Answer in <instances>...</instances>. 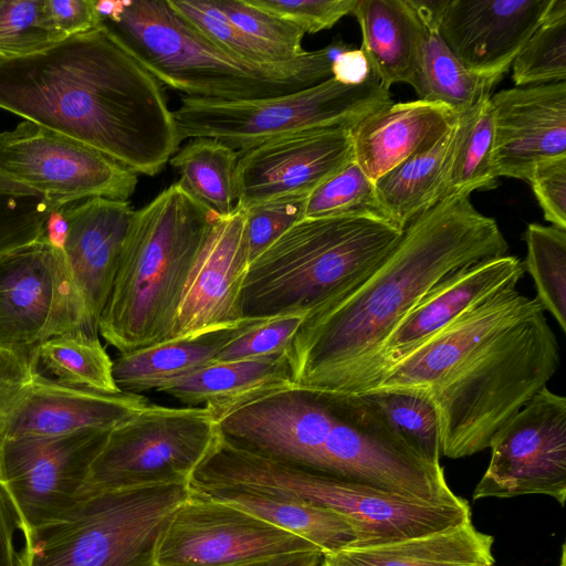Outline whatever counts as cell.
<instances>
[{"label":"cell","instance_id":"26","mask_svg":"<svg viewBox=\"0 0 566 566\" xmlns=\"http://www.w3.org/2000/svg\"><path fill=\"white\" fill-rule=\"evenodd\" d=\"M292 384L287 352L232 361H211L161 384L156 391L185 407H206L212 417L260 391Z\"/></svg>","mask_w":566,"mask_h":566},{"label":"cell","instance_id":"50","mask_svg":"<svg viewBox=\"0 0 566 566\" xmlns=\"http://www.w3.org/2000/svg\"><path fill=\"white\" fill-rule=\"evenodd\" d=\"M368 60L360 49H345L332 63V77L345 85H359L371 76Z\"/></svg>","mask_w":566,"mask_h":566},{"label":"cell","instance_id":"16","mask_svg":"<svg viewBox=\"0 0 566 566\" xmlns=\"http://www.w3.org/2000/svg\"><path fill=\"white\" fill-rule=\"evenodd\" d=\"M353 157L352 128L302 130L263 142L240 153L237 207L294 195H311Z\"/></svg>","mask_w":566,"mask_h":566},{"label":"cell","instance_id":"42","mask_svg":"<svg viewBox=\"0 0 566 566\" xmlns=\"http://www.w3.org/2000/svg\"><path fill=\"white\" fill-rule=\"evenodd\" d=\"M213 3L241 32L271 48L280 61H292L307 52L302 46L305 33L301 29L248 0H213Z\"/></svg>","mask_w":566,"mask_h":566},{"label":"cell","instance_id":"38","mask_svg":"<svg viewBox=\"0 0 566 566\" xmlns=\"http://www.w3.org/2000/svg\"><path fill=\"white\" fill-rule=\"evenodd\" d=\"M63 40L46 0H0V60L29 56Z\"/></svg>","mask_w":566,"mask_h":566},{"label":"cell","instance_id":"35","mask_svg":"<svg viewBox=\"0 0 566 566\" xmlns=\"http://www.w3.org/2000/svg\"><path fill=\"white\" fill-rule=\"evenodd\" d=\"M360 394L382 415L391 429L420 458L441 467L440 430L432 400L403 390H368Z\"/></svg>","mask_w":566,"mask_h":566},{"label":"cell","instance_id":"14","mask_svg":"<svg viewBox=\"0 0 566 566\" xmlns=\"http://www.w3.org/2000/svg\"><path fill=\"white\" fill-rule=\"evenodd\" d=\"M109 431L8 437L0 448V483L22 533L55 521L86 493L91 465Z\"/></svg>","mask_w":566,"mask_h":566},{"label":"cell","instance_id":"2","mask_svg":"<svg viewBox=\"0 0 566 566\" xmlns=\"http://www.w3.org/2000/svg\"><path fill=\"white\" fill-rule=\"evenodd\" d=\"M0 108L156 176L180 145L161 84L103 27L0 60Z\"/></svg>","mask_w":566,"mask_h":566},{"label":"cell","instance_id":"54","mask_svg":"<svg viewBox=\"0 0 566 566\" xmlns=\"http://www.w3.org/2000/svg\"><path fill=\"white\" fill-rule=\"evenodd\" d=\"M322 566H328L327 563H326V557H325V562L323 563Z\"/></svg>","mask_w":566,"mask_h":566},{"label":"cell","instance_id":"13","mask_svg":"<svg viewBox=\"0 0 566 566\" xmlns=\"http://www.w3.org/2000/svg\"><path fill=\"white\" fill-rule=\"evenodd\" d=\"M473 500L543 494L566 499V398L539 390L492 437Z\"/></svg>","mask_w":566,"mask_h":566},{"label":"cell","instance_id":"7","mask_svg":"<svg viewBox=\"0 0 566 566\" xmlns=\"http://www.w3.org/2000/svg\"><path fill=\"white\" fill-rule=\"evenodd\" d=\"M188 483L88 491L60 518L22 533L23 566H157Z\"/></svg>","mask_w":566,"mask_h":566},{"label":"cell","instance_id":"21","mask_svg":"<svg viewBox=\"0 0 566 566\" xmlns=\"http://www.w3.org/2000/svg\"><path fill=\"white\" fill-rule=\"evenodd\" d=\"M490 102L497 178L527 181L535 165L566 155V82L501 90Z\"/></svg>","mask_w":566,"mask_h":566},{"label":"cell","instance_id":"37","mask_svg":"<svg viewBox=\"0 0 566 566\" xmlns=\"http://www.w3.org/2000/svg\"><path fill=\"white\" fill-rule=\"evenodd\" d=\"M511 67L515 86L566 82V0H553Z\"/></svg>","mask_w":566,"mask_h":566},{"label":"cell","instance_id":"11","mask_svg":"<svg viewBox=\"0 0 566 566\" xmlns=\"http://www.w3.org/2000/svg\"><path fill=\"white\" fill-rule=\"evenodd\" d=\"M98 336L62 249L44 237L0 254V348L31 354L59 335Z\"/></svg>","mask_w":566,"mask_h":566},{"label":"cell","instance_id":"45","mask_svg":"<svg viewBox=\"0 0 566 566\" xmlns=\"http://www.w3.org/2000/svg\"><path fill=\"white\" fill-rule=\"evenodd\" d=\"M259 9L272 13L301 29L317 33L333 28L350 14L356 0H248Z\"/></svg>","mask_w":566,"mask_h":566},{"label":"cell","instance_id":"39","mask_svg":"<svg viewBox=\"0 0 566 566\" xmlns=\"http://www.w3.org/2000/svg\"><path fill=\"white\" fill-rule=\"evenodd\" d=\"M57 209L0 170V254L43 238L48 218Z\"/></svg>","mask_w":566,"mask_h":566},{"label":"cell","instance_id":"10","mask_svg":"<svg viewBox=\"0 0 566 566\" xmlns=\"http://www.w3.org/2000/svg\"><path fill=\"white\" fill-rule=\"evenodd\" d=\"M216 431L206 407L148 403L108 432L85 491L188 483Z\"/></svg>","mask_w":566,"mask_h":566},{"label":"cell","instance_id":"6","mask_svg":"<svg viewBox=\"0 0 566 566\" xmlns=\"http://www.w3.org/2000/svg\"><path fill=\"white\" fill-rule=\"evenodd\" d=\"M544 313L539 306L513 322L430 394L442 455L459 459L489 448L557 371L559 345Z\"/></svg>","mask_w":566,"mask_h":566},{"label":"cell","instance_id":"23","mask_svg":"<svg viewBox=\"0 0 566 566\" xmlns=\"http://www.w3.org/2000/svg\"><path fill=\"white\" fill-rule=\"evenodd\" d=\"M143 395L107 394L35 371L8 426V437H56L111 431L148 405Z\"/></svg>","mask_w":566,"mask_h":566},{"label":"cell","instance_id":"48","mask_svg":"<svg viewBox=\"0 0 566 566\" xmlns=\"http://www.w3.org/2000/svg\"><path fill=\"white\" fill-rule=\"evenodd\" d=\"M46 3L64 40L101 27L97 0H46Z\"/></svg>","mask_w":566,"mask_h":566},{"label":"cell","instance_id":"32","mask_svg":"<svg viewBox=\"0 0 566 566\" xmlns=\"http://www.w3.org/2000/svg\"><path fill=\"white\" fill-rule=\"evenodd\" d=\"M239 156V151L214 138L196 137L179 147L169 164L193 198L219 217H227L237 208Z\"/></svg>","mask_w":566,"mask_h":566},{"label":"cell","instance_id":"1","mask_svg":"<svg viewBox=\"0 0 566 566\" xmlns=\"http://www.w3.org/2000/svg\"><path fill=\"white\" fill-rule=\"evenodd\" d=\"M494 218L455 195L417 216L364 279L307 312L287 349L293 385L345 392L421 297L453 272L506 254Z\"/></svg>","mask_w":566,"mask_h":566},{"label":"cell","instance_id":"8","mask_svg":"<svg viewBox=\"0 0 566 566\" xmlns=\"http://www.w3.org/2000/svg\"><path fill=\"white\" fill-rule=\"evenodd\" d=\"M224 484H239L331 510L353 526L354 547L429 535L471 521L467 501L423 502L368 485L316 474L231 448L220 465Z\"/></svg>","mask_w":566,"mask_h":566},{"label":"cell","instance_id":"41","mask_svg":"<svg viewBox=\"0 0 566 566\" xmlns=\"http://www.w3.org/2000/svg\"><path fill=\"white\" fill-rule=\"evenodd\" d=\"M168 3L189 24L223 50L256 63L285 62L280 61L271 48L234 27L213 0H168Z\"/></svg>","mask_w":566,"mask_h":566},{"label":"cell","instance_id":"19","mask_svg":"<svg viewBox=\"0 0 566 566\" xmlns=\"http://www.w3.org/2000/svg\"><path fill=\"white\" fill-rule=\"evenodd\" d=\"M553 0H440L438 32L472 73L499 82Z\"/></svg>","mask_w":566,"mask_h":566},{"label":"cell","instance_id":"5","mask_svg":"<svg viewBox=\"0 0 566 566\" xmlns=\"http://www.w3.org/2000/svg\"><path fill=\"white\" fill-rule=\"evenodd\" d=\"M401 234L377 218H304L249 264L240 297L242 317L306 314L364 279Z\"/></svg>","mask_w":566,"mask_h":566},{"label":"cell","instance_id":"49","mask_svg":"<svg viewBox=\"0 0 566 566\" xmlns=\"http://www.w3.org/2000/svg\"><path fill=\"white\" fill-rule=\"evenodd\" d=\"M19 534H22L19 515L0 483V566H23L22 546L18 545Z\"/></svg>","mask_w":566,"mask_h":566},{"label":"cell","instance_id":"24","mask_svg":"<svg viewBox=\"0 0 566 566\" xmlns=\"http://www.w3.org/2000/svg\"><path fill=\"white\" fill-rule=\"evenodd\" d=\"M457 118L458 114L439 103L392 102L352 128L354 161L375 181L432 146Z\"/></svg>","mask_w":566,"mask_h":566},{"label":"cell","instance_id":"28","mask_svg":"<svg viewBox=\"0 0 566 566\" xmlns=\"http://www.w3.org/2000/svg\"><path fill=\"white\" fill-rule=\"evenodd\" d=\"M493 537L470 522L424 536L326 555L332 566H493Z\"/></svg>","mask_w":566,"mask_h":566},{"label":"cell","instance_id":"55","mask_svg":"<svg viewBox=\"0 0 566 566\" xmlns=\"http://www.w3.org/2000/svg\"><path fill=\"white\" fill-rule=\"evenodd\" d=\"M326 563H327V562H326ZM327 565H328V566H332V565H329V564H327Z\"/></svg>","mask_w":566,"mask_h":566},{"label":"cell","instance_id":"34","mask_svg":"<svg viewBox=\"0 0 566 566\" xmlns=\"http://www.w3.org/2000/svg\"><path fill=\"white\" fill-rule=\"evenodd\" d=\"M33 361L57 380L96 391L120 392L113 377V360L98 336L75 332L54 336L31 353Z\"/></svg>","mask_w":566,"mask_h":566},{"label":"cell","instance_id":"47","mask_svg":"<svg viewBox=\"0 0 566 566\" xmlns=\"http://www.w3.org/2000/svg\"><path fill=\"white\" fill-rule=\"evenodd\" d=\"M34 373L32 360L27 354L0 348V448L12 413Z\"/></svg>","mask_w":566,"mask_h":566},{"label":"cell","instance_id":"36","mask_svg":"<svg viewBox=\"0 0 566 566\" xmlns=\"http://www.w3.org/2000/svg\"><path fill=\"white\" fill-rule=\"evenodd\" d=\"M523 262L535 285L536 300L566 332V230L539 223L527 224Z\"/></svg>","mask_w":566,"mask_h":566},{"label":"cell","instance_id":"51","mask_svg":"<svg viewBox=\"0 0 566 566\" xmlns=\"http://www.w3.org/2000/svg\"><path fill=\"white\" fill-rule=\"evenodd\" d=\"M326 555L321 551H304L233 566H322Z\"/></svg>","mask_w":566,"mask_h":566},{"label":"cell","instance_id":"20","mask_svg":"<svg viewBox=\"0 0 566 566\" xmlns=\"http://www.w3.org/2000/svg\"><path fill=\"white\" fill-rule=\"evenodd\" d=\"M539 306L516 285L507 286L398 359L369 390H403L429 397L494 336Z\"/></svg>","mask_w":566,"mask_h":566},{"label":"cell","instance_id":"46","mask_svg":"<svg viewBox=\"0 0 566 566\" xmlns=\"http://www.w3.org/2000/svg\"><path fill=\"white\" fill-rule=\"evenodd\" d=\"M527 182L542 208L544 219L566 230V155L538 163Z\"/></svg>","mask_w":566,"mask_h":566},{"label":"cell","instance_id":"53","mask_svg":"<svg viewBox=\"0 0 566 566\" xmlns=\"http://www.w3.org/2000/svg\"><path fill=\"white\" fill-rule=\"evenodd\" d=\"M565 558H566V556H565V545H563L559 566H566L565 565Z\"/></svg>","mask_w":566,"mask_h":566},{"label":"cell","instance_id":"30","mask_svg":"<svg viewBox=\"0 0 566 566\" xmlns=\"http://www.w3.org/2000/svg\"><path fill=\"white\" fill-rule=\"evenodd\" d=\"M243 322L197 336L167 339L148 347L119 354L113 360V377L120 391L140 395L156 390L165 381L214 360Z\"/></svg>","mask_w":566,"mask_h":566},{"label":"cell","instance_id":"27","mask_svg":"<svg viewBox=\"0 0 566 566\" xmlns=\"http://www.w3.org/2000/svg\"><path fill=\"white\" fill-rule=\"evenodd\" d=\"M190 492L243 510L315 545L325 555L354 547L356 533L342 515L239 484L189 488Z\"/></svg>","mask_w":566,"mask_h":566},{"label":"cell","instance_id":"4","mask_svg":"<svg viewBox=\"0 0 566 566\" xmlns=\"http://www.w3.org/2000/svg\"><path fill=\"white\" fill-rule=\"evenodd\" d=\"M217 218L179 181L135 210L98 323L119 354L168 339L188 271Z\"/></svg>","mask_w":566,"mask_h":566},{"label":"cell","instance_id":"3","mask_svg":"<svg viewBox=\"0 0 566 566\" xmlns=\"http://www.w3.org/2000/svg\"><path fill=\"white\" fill-rule=\"evenodd\" d=\"M103 25L160 84L184 96L248 101L280 96L332 77L342 43L285 62L230 53L189 24L168 0H97Z\"/></svg>","mask_w":566,"mask_h":566},{"label":"cell","instance_id":"25","mask_svg":"<svg viewBox=\"0 0 566 566\" xmlns=\"http://www.w3.org/2000/svg\"><path fill=\"white\" fill-rule=\"evenodd\" d=\"M371 74L389 91L412 85L426 42V27L410 0H356L352 13Z\"/></svg>","mask_w":566,"mask_h":566},{"label":"cell","instance_id":"9","mask_svg":"<svg viewBox=\"0 0 566 566\" xmlns=\"http://www.w3.org/2000/svg\"><path fill=\"white\" fill-rule=\"evenodd\" d=\"M391 103L390 92L374 75L359 85L329 77L302 91L259 99L228 102L182 95L172 115L180 142L209 137L243 153L296 132L354 128Z\"/></svg>","mask_w":566,"mask_h":566},{"label":"cell","instance_id":"44","mask_svg":"<svg viewBox=\"0 0 566 566\" xmlns=\"http://www.w3.org/2000/svg\"><path fill=\"white\" fill-rule=\"evenodd\" d=\"M308 196H286L244 209L249 264L285 231L305 218Z\"/></svg>","mask_w":566,"mask_h":566},{"label":"cell","instance_id":"29","mask_svg":"<svg viewBox=\"0 0 566 566\" xmlns=\"http://www.w3.org/2000/svg\"><path fill=\"white\" fill-rule=\"evenodd\" d=\"M458 132V118L429 148L374 181L386 220L403 231L421 212L443 199L446 177Z\"/></svg>","mask_w":566,"mask_h":566},{"label":"cell","instance_id":"12","mask_svg":"<svg viewBox=\"0 0 566 566\" xmlns=\"http://www.w3.org/2000/svg\"><path fill=\"white\" fill-rule=\"evenodd\" d=\"M0 170L59 208L91 198L128 201L138 184L105 154L30 120L0 133Z\"/></svg>","mask_w":566,"mask_h":566},{"label":"cell","instance_id":"40","mask_svg":"<svg viewBox=\"0 0 566 566\" xmlns=\"http://www.w3.org/2000/svg\"><path fill=\"white\" fill-rule=\"evenodd\" d=\"M339 216L370 217L387 221L378 202L374 181L354 159L317 187L306 201L305 218Z\"/></svg>","mask_w":566,"mask_h":566},{"label":"cell","instance_id":"17","mask_svg":"<svg viewBox=\"0 0 566 566\" xmlns=\"http://www.w3.org/2000/svg\"><path fill=\"white\" fill-rule=\"evenodd\" d=\"M245 210L219 217L184 283L168 339L197 336L243 322L240 297L248 270Z\"/></svg>","mask_w":566,"mask_h":566},{"label":"cell","instance_id":"18","mask_svg":"<svg viewBox=\"0 0 566 566\" xmlns=\"http://www.w3.org/2000/svg\"><path fill=\"white\" fill-rule=\"evenodd\" d=\"M524 272L517 256L504 254L459 269L443 279L421 297L345 392H364L375 387L398 359L475 305L517 285Z\"/></svg>","mask_w":566,"mask_h":566},{"label":"cell","instance_id":"15","mask_svg":"<svg viewBox=\"0 0 566 566\" xmlns=\"http://www.w3.org/2000/svg\"><path fill=\"white\" fill-rule=\"evenodd\" d=\"M315 549L298 535L190 492L160 537L156 565L233 566Z\"/></svg>","mask_w":566,"mask_h":566},{"label":"cell","instance_id":"43","mask_svg":"<svg viewBox=\"0 0 566 566\" xmlns=\"http://www.w3.org/2000/svg\"><path fill=\"white\" fill-rule=\"evenodd\" d=\"M304 316V313H285L249 318L224 344L214 360L232 361L286 353Z\"/></svg>","mask_w":566,"mask_h":566},{"label":"cell","instance_id":"22","mask_svg":"<svg viewBox=\"0 0 566 566\" xmlns=\"http://www.w3.org/2000/svg\"><path fill=\"white\" fill-rule=\"evenodd\" d=\"M62 211L67 221L63 252L88 319L98 331L135 210L128 201L91 198Z\"/></svg>","mask_w":566,"mask_h":566},{"label":"cell","instance_id":"52","mask_svg":"<svg viewBox=\"0 0 566 566\" xmlns=\"http://www.w3.org/2000/svg\"><path fill=\"white\" fill-rule=\"evenodd\" d=\"M63 208V207H62ZM62 208L53 211L46 221L44 238L54 247L62 249L67 235V221Z\"/></svg>","mask_w":566,"mask_h":566},{"label":"cell","instance_id":"31","mask_svg":"<svg viewBox=\"0 0 566 566\" xmlns=\"http://www.w3.org/2000/svg\"><path fill=\"white\" fill-rule=\"evenodd\" d=\"M420 18L427 35L419 70L411 85L418 99L439 103L461 114L491 95L497 82L469 71L446 45L436 21L430 17Z\"/></svg>","mask_w":566,"mask_h":566},{"label":"cell","instance_id":"33","mask_svg":"<svg viewBox=\"0 0 566 566\" xmlns=\"http://www.w3.org/2000/svg\"><path fill=\"white\" fill-rule=\"evenodd\" d=\"M490 97L458 114V132L446 177L443 199L496 187L492 165L493 119Z\"/></svg>","mask_w":566,"mask_h":566}]
</instances>
